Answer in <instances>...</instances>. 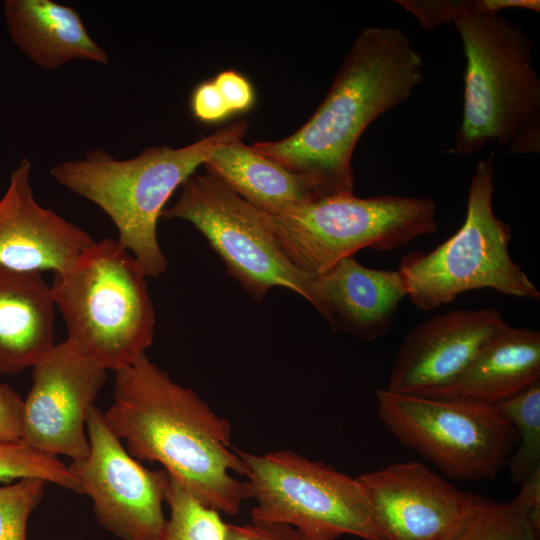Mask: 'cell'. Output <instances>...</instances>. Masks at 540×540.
<instances>
[{
  "label": "cell",
  "mask_w": 540,
  "mask_h": 540,
  "mask_svg": "<svg viewBox=\"0 0 540 540\" xmlns=\"http://www.w3.org/2000/svg\"><path fill=\"white\" fill-rule=\"evenodd\" d=\"M113 403L103 413L135 459L161 464L204 506L237 515L250 498L246 465L231 446V425L192 389L145 355L115 371Z\"/></svg>",
  "instance_id": "obj_1"
},
{
  "label": "cell",
  "mask_w": 540,
  "mask_h": 540,
  "mask_svg": "<svg viewBox=\"0 0 540 540\" xmlns=\"http://www.w3.org/2000/svg\"><path fill=\"white\" fill-rule=\"evenodd\" d=\"M423 76L424 61L403 30L367 27L308 121L286 138L252 147L307 180L319 198L352 194V156L362 133L408 100Z\"/></svg>",
  "instance_id": "obj_2"
},
{
  "label": "cell",
  "mask_w": 540,
  "mask_h": 540,
  "mask_svg": "<svg viewBox=\"0 0 540 540\" xmlns=\"http://www.w3.org/2000/svg\"><path fill=\"white\" fill-rule=\"evenodd\" d=\"M465 56L462 119L451 153L475 154L497 144L508 155L540 152V80L532 41L501 12L453 22Z\"/></svg>",
  "instance_id": "obj_3"
},
{
  "label": "cell",
  "mask_w": 540,
  "mask_h": 540,
  "mask_svg": "<svg viewBox=\"0 0 540 540\" xmlns=\"http://www.w3.org/2000/svg\"><path fill=\"white\" fill-rule=\"evenodd\" d=\"M248 127L245 120L234 122L189 145L151 146L125 160L96 148L83 159L55 164L50 175L101 208L116 226L118 242L148 277H157L168 265L157 238L166 202L216 150L242 139Z\"/></svg>",
  "instance_id": "obj_4"
},
{
  "label": "cell",
  "mask_w": 540,
  "mask_h": 540,
  "mask_svg": "<svg viewBox=\"0 0 540 540\" xmlns=\"http://www.w3.org/2000/svg\"><path fill=\"white\" fill-rule=\"evenodd\" d=\"M142 265L116 239L84 248L50 285L67 329L66 341L114 372L146 355L155 311Z\"/></svg>",
  "instance_id": "obj_5"
},
{
  "label": "cell",
  "mask_w": 540,
  "mask_h": 540,
  "mask_svg": "<svg viewBox=\"0 0 540 540\" xmlns=\"http://www.w3.org/2000/svg\"><path fill=\"white\" fill-rule=\"evenodd\" d=\"M494 171L492 154L478 161L466 217L454 235L428 253L414 251L402 257L397 270L417 309L430 311L462 293L484 288L539 300L535 284L510 257V226L494 214Z\"/></svg>",
  "instance_id": "obj_6"
},
{
  "label": "cell",
  "mask_w": 540,
  "mask_h": 540,
  "mask_svg": "<svg viewBox=\"0 0 540 540\" xmlns=\"http://www.w3.org/2000/svg\"><path fill=\"white\" fill-rule=\"evenodd\" d=\"M266 217L280 250L311 275L363 248L391 250L437 228L429 197L335 195Z\"/></svg>",
  "instance_id": "obj_7"
},
{
  "label": "cell",
  "mask_w": 540,
  "mask_h": 540,
  "mask_svg": "<svg viewBox=\"0 0 540 540\" xmlns=\"http://www.w3.org/2000/svg\"><path fill=\"white\" fill-rule=\"evenodd\" d=\"M236 452L246 465L250 498L257 502L253 522L290 525L303 540H335L345 534L382 540L357 478L289 450Z\"/></svg>",
  "instance_id": "obj_8"
},
{
  "label": "cell",
  "mask_w": 540,
  "mask_h": 540,
  "mask_svg": "<svg viewBox=\"0 0 540 540\" xmlns=\"http://www.w3.org/2000/svg\"><path fill=\"white\" fill-rule=\"evenodd\" d=\"M161 218L193 224L255 301H262L271 288L283 287L319 310L315 275L300 270L280 250L266 213L210 173L190 176Z\"/></svg>",
  "instance_id": "obj_9"
},
{
  "label": "cell",
  "mask_w": 540,
  "mask_h": 540,
  "mask_svg": "<svg viewBox=\"0 0 540 540\" xmlns=\"http://www.w3.org/2000/svg\"><path fill=\"white\" fill-rule=\"evenodd\" d=\"M383 424L403 445L446 475L469 481L494 479L518 441L495 405L376 391Z\"/></svg>",
  "instance_id": "obj_10"
},
{
  "label": "cell",
  "mask_w": 540,
  "mask_h": 540,
  "mask_svg": "<svg viewBox=\"0 0 540 540\" xmlns=\"http://www.w3.org/2000/svg\"><path fill=\"white\" fill-rule=\"evenodd\" d=\"M85 424L89 453L68 467L91 499L98 523L121 540H154L167 520L162 503L169 474L133 458L95 405L88 408Z\"/></svg>",
  "instance_id": "obj_11"
},
{
  "label": "cell",
  "mask_w": 540,
  "mask_h": 540,
  "mask_svg": "<svg viewBox=\"0 0 540 540\" xmlns=\"http://www.w3.org/2000/svg\"><path fill=\"white\" fill-rule=\"evenodd\" d=\"M107 370L66 340L32 367V386L23 400L21 441L40 452L69 457L89 453L86 413L101 391Z\"/></svg>",
  "instance_id": "obj_12"
},
{
  "label": "cell",
  "mask_w": 540,
  "mask_h": 540,
  "mask_svg": "<svg viewBox=\"0 0 540 540\" xmlns=\"http://www.w3.org/2000/svg\"><path fill=\"white\" fill-rule=\"evenodd\" d=\"M357 479L382 540H448L476 497L416 461L391 464Z\"/></svg>",
  "instance_id": "obj_13"
},
{
  "label": "cell",
  "mask_w": 540,
  "mask_h": 540,
  "mask_svg": "<svg viewBox=\"0 0 540 540\" xmlns=\"http://www.w3.org/2000/svg\"><path fill=\"white\" fill-rule=\"evenodd\" d=\"M507 323L495 308L456 309L413 327L393 361L386 390L428 397L448 386Z\"/></svg>",
  "instance_id": "obj_14"
},
{
  "label": "cell",
  "mask_w": 540,
  "mask_h": 540,
  "mask_svg": "<svg viewBox=\"0 0 540 540\" xmlns=\"http://www.w3.org/2000/svg\"><path fill=\"white\" fill-rule=\"evenodd\" d=\"M30 160L22 158L0 199V267L63 270L95 240L85 230L41 206L33 195Z\"/></svg>",
  "instance_id": "obj_15"
},
{
  "label": "cell",
  "mask_w": 540,
  "mask_h": 540,
  "mask_svg": "<svg viewBox=\"0 0 540 540\" xmlns=\"http://www.w3.org/2000/svg\"><path fill=\"white\" fill-rule=\"evenodd\" d=\"M314 284L318 312L328 325L369 342L390 330L398 306L407 296L398 270L368 268L354 256L315 275Z\"/></svg>",
  "instance_id": "obj_16"
},
{
  "label": "cell",
  "mask_w": 540,
  "mask_h": 540,
  "mask_svg": "<svg viewBox=\"0 0 540 540\" xmlns=\"http://www.w3.org/2000/svg\"><path fill=\"white\" fill-rule=\"evenodd\" d=\"M55 309L41 273L0 267V375L32 368L54 347Z\"/></svg>",
  "instance_id": "obj_17"
},
{
  "label": "cell",
  "mask_w": 540,
  "mask_h": 540,
  "mask_svg": "<svg viewBox=\"0 0 540 540\" xmlns=\"http://www.w3.org/2000/svg\"><path fill=\"white\" fill-rule=\"evenodd\" d=\"M3 13L13 43L44 70L73 60L109 63L106 50L92 39L79 12L70 6L52 0H5Z\"/></svg>",
  "instance_id": "obj_18"
},
{
  "label": "cell",
  "mask_w": 540,
  "mask_h": 540,
  "mask_svg": "<svg viewBox=\"0 0 540 540\" xmlns=\"http://www.w3.org/2000/svg\"><path fill=\"white\" fill-rule=\"evenodd\" d=\"M538 381L540 333L507 324L458 378L428 397L495 405Z\"/></svg>",
  "instance_id": "obj_19"
},
{
  "label": "cell",
  "mask_w": 540,
  "mask_h": 540,
  "mask_svg": "<svg viewBox=\"0 0 540 540\" xmlns=\"http://www.w3.org/2000/svg\"><path fill=\"white\" fill-rule=\"evenodd\" d=\"M203 165L242 199L271 215L319 198L307 180L242 139L223 145Z\"/></svg>",
  "instance_id": "obj_20"
},
{
  "label": "cell",
  "mask_w": 540,
  "mask_h": 540,
  "mask_svg": "<svg viewBox=\"0 0 540 540\" xmlns=\"http://www.w3.org/2000/svg\"><path fill=\"white\" fill-rule=\"evenodd\" d=\"M540 469L521 484L508 503L475 497L448 540H539Z\"/></svg>",
  "instance_id": "obj_21"
},
{
  "label": "cell",
  "mask_w": 540,
  "mask_h": 540,
  "mask_svg": "<svg viewBox=\"0 0 540 540\" xmlns=\"http://www.w3.org/2000/svg\"><path fill=\"white\" fill-rule=\"evenodd\" d=\"M520 443L508 460L511 481L522 484L540 469V381L495 404Z\"/></svg>",
  "instance_id": "obj_22"
},
{
  "label": "cell",
  "mask_w": 540,
  "mask_h": 540,
  "mask_svg": "<svg viewBox=\"0 0 540 540\" xmlns=\"http://www.w3.org/2000/svg\"><path fill=\"white\" fill-rule=\"evenodd\" d=\"M165 502L170 516L154 540H225L220 513L201 504L170 475Z\"/></svg>",
  "instance_id": "obj_23"
},
{
  "label": "cell",
  "mask_w": 540,
  "mask_h": 540,
  "mask_svg": "<svg viewBox=\"0 0 540 540\" xmlns=\"http://www.w3.org/2000/svg\"><path fill=\"white\" fill-rule=\"evenodd\" d=\"M39 478L82 494V489L58 457L40 452L20 441H0V482Z\"/></svg>",
  "instance_id": "obj_24"
},
{
  "label": "cell",
  "mask_w": 540,
  "mask_h": 540,
  "mask_svg": "<svg viewBox=\"0 0 540 540\" xmlns=\"http://www.w3.org/2000/svg\"><path fill=\"white\" fill-rule=\"evenodd\" d=\"M405 10L413 14L425 30H435L440 25L468 14L501 12L518 8L540 11L538 0H397Z\"/></svg>",
  "instance_id": "obj_25"
},
{
  "label": "cell",
  "mask_w": 540,
  "mask_h": 540,
  "mask_svg": "<svg viewBox=\"0 0 540 540\" xmlns=\"http://www.w3.org/2000/svg\"><path fill=\"white\" fill-rule=\"evenodd\" d=\"M46 483L23 478L0 487V540H27L28 520L44 496Z\"/></svg>",
  "instance_id": "obj_26"
},
{
  "label": "cell",
  "mask_w": 540,
  "mask_h": 540,
  "mask_svg": "<svg viewBox=\"0 0 540 540\" xmlns=\"http://www.w3.org/2000/svg\"><path fill=\"white\" fill-rule=\"evenodd\" d=\"M220 91L231 114L250 109L255 102V92L248 81L234 70L220 72L212 80Z\"/></svg>",
  "instance_id": "obj_27"
},
{
  "label": "cell",
  "mask_w": 540,
  "mask_h": 540,
  "mask_svg": "<svg viewBox=\"0 0 540 540\" xmlns=\"http://www.w3.org/2000/svg\"><path fill=\"white\" fill-rule=\"evenodd\" d=\"M194 117L204 123L219 122L231 112L214 82L206 81L195 87L190 98Z\"/></svg>",
  "instance_id": "obj_28"
},
{
  "label": "cell",
  "mask_w": 540,
  "mask_h": 540,
  "mask_svg": "<svg viewBox=\"0 0 540 540\" xmlns=\"http://www.w3.org/2000/svg\"><path fill=\"white\" fill-rule=\"evenodd\" d=\"M225 540H303L298 531L282 523L253 522L246 525L226 523Z\"/></svg>",
  "instance_id": "obj_29"
},
{
  "label": "cell",
  "mask_w": 540,
  "mask_h": 540,
  "mask_svg": "<svg viewBox=\"0 0 540 540\" xmlns=\"http://www.w3.org/2000/svg\"><path fill=\"white\" fill-rule=\"evenodd\" d=\"M23 399L9 385L0 383V441H20Z\"/></svg>",
  "instance_id": "obj_30"
}]
</instances>
